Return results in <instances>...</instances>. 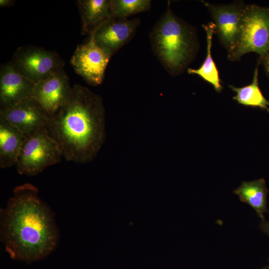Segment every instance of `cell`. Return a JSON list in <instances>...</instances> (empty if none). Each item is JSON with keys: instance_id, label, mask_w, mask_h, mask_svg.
Instances as JSON below:
<instances>
[{"instance_id": "cell-1", "label": "cell", "mask_w": 269, "mask_h": 269, "mask_svg": "<svg viewBox=\"0 0 269 269\" xmlns=\"http://www.w3.org/2000/svg\"><path fill=\"white\" fill-rule=\"evenodd\" d=\"M38 192L30 183L19 185L0 209V240L11 259L26 263L47 257L59 241L54 214Z\"/></svg>"}, {"instance_id": "cell-2", "label": "cell", "mask_w": 269, "mask_h": 269, "mask_svg": "<svg viewBox=\"0 0 269 269\" xmlns=\"http://www.w3.org/2000/svg\"><path fill=\"white\" fill-rule=\"evenodd\" d=\"M45 127L66 160L91 162L105 140L102 98L88 88L75 84L67 100L49 117Z\"/></svg>"}, {"instance_id": "cell-3", "label": "cell", "mask_w": 269, "mask_h": 269, "mask_svg": "<svg viewBox=\"0 0 269 269\" xmlns=\"http://www.w3.org/2000/svg\"><path fill=\"white\" fill-rule=\"evenodd\" d=\"M153 54L171 76L183 72L198 49L194 28L167 8L149 34Z\"/></svg>"}, {"instance_id": "cell-4", "label": "cell", "mask_w": 269, "mask_h": 269, "mask_svg": "<svg viewBox=\"0 0 269 269\" xmlns=\"http://www.w3.org/2000/svg\"><path fill=\"white\" fill-rule=\"evenodd\" d=\"M252 52L260 57L269 52V7L245 5L240 38L228 58L232 61H238L244 54Z\"/></svg>"}, {"instance_id": "cell-5", "label": "cell", "mask_w": 269, "mask_h": 269, "mask_svg": "<svg viewBox=\"0 0 269 269\" xmlns=\"http://www.w3.org/2000/svg\"><path fill=\"white\" fill-rule=\"evenodd\" d=\"M62 156L56 142L45 127L26 136L16 164L21 175L34 176L60 161Z\"/></svg>"}, {"instance_id": "cell-6", "label": "cell", "mask_w": 269, "mask_h": 269, "mask_svg": "<svg viewBox=\"0 0 269 269\" xmlns=\"http://www.w3.org/2000/svg\"><path fill=\"white\" fill-rule=\"evenodd\" d=\"M10 62L19 73L35 84L63 69L64 65L55 51L30 45L18 47Z\"/></svg>"}, {"instance_id": "cell-7", "label": "cell", "mask_w": 269, "mask_h": 269, "mask_svg": "<svg viewBox=\"0 0 269 269\" xmlns=\"http://www.w3.org/2000/svg\"><path fill=\"white\" fill-rule=\"evenodd\" d=\"M208 10L215 25V33L228 51V56L234 51L239 41L245 4L237 1L227 4H214L202 1Z\"/></svg>"}, {"instance_id": "cell-8", "label": "cell", "mask_w": 269, "mask_h": 269, "mask_svg": "<svg viewBox=\"0 0 269 269\" xmlns=\"http://www.w3.org/2000/svg\"><path fill=\"white\" fill-rule=\"evenodd\" d=\"M111 57L95 42L91 34L86 43L77 46L70 63L75 72L86 82L96 86L102 83Z\"/></svg>"}, {"instance_id": "cell-9", "label": "cell", "mask_w": 269, "mask_h": 269, "mask_svg": "<svg viewBox=\"0 0 269 269\" xmlns=\"http://www.w3.org/2000/svg\"><path fill=\"white\" fill-rule=\"evenodd\" d=\"M49 117L32 97L11 107L0 109V118L17 129L26 136L45 127Z\"/></svg>"}, {"instance_id": "cell-10", "label": "cell", "mask_w": 269, "mask_h": 269, "mask_svg": "<svg viewBox=\"0 0 269 269\" xmlns=\"http://www.w3.org/2000/svg\"><path fill=\"white\" fill-rule=\"evenodd\" d=\"M72 89L68 76L61 69L36 84L32 97L51 116L66 102Z\"/></svg>"}, {"instance_id": "cell-11", "label": "cell", "mask_w": 269, "mask_h": 269, "mask_svg": "<svg viewBox=\"0 0 269 269\" xmlns=\"http://www.w3.org/2000/svg\"><path fill=\"white\" fill-rule=\"evenodd\" d=\"M140 23L138 18L112 17L91 34L95 42L112 56L133 38Z\"/></svg>"}, {"instance_id": "cell-12", "label": "cell", "mask_w": 269, "mask_h": 269, "mask_svg": "<svg viewBox=\"0 0 269 269\" xmlns=\"http://www.w3.org/2000/svg\"><path fill=\"white\" fill-rule=\"evenodd\" d=\"M35 85L19 73L10 62L2 64L0 69V109L32 97Z\"/></svg>"}, {"instance_id": "cell-13", "label": "cell", "mask_w": 269, "mask_h": 269, "mask_svg": "<svg viewBox=\"0 0 269 269\" xmlns=\"http://www.w3.org/2000/svg\"><path fill=\"white\" fill-rule=\"evenodd\" d=\"M77 3L82 35H90L112 17L110 0H79Z\"/></svg>"}, {"instance_id": "cell-14", "label": "cell", "mask_w": 269, "mask_h": 269, "mask_svg": "<svg viewBox=\"0 0 269 269\" xmlns=\"http://www.w3.org/2000/svg\"><path fill=\"white\" fill-rule=\"evenodd\" d=\"M26 138L22 133L0 118V167L5 168L16 165Z\"/></svg>"}, {"instance_id": "cell-15", "label": "cell", "mask_w": 269, "mask_h": 269, "mask_svg": "<svg viewBox=\"0 0 269 269\" xmlns=\"http://www.w3.org/2000/svg\"><path fill=\"white\" fill-rule=\"evenodd\" d=\"M267 192L268 189L263 178L252 181H243L234 191L240 200L252 207L263 220L264 214L267 210Z\"/></svg>"}, {"instance_id": "cell-16", "label": "cell", "mask_w": 269, "mask_h": 269, "mask_svg": "<svg viewBox=\"0 0 269 269\" xmlns=\"http://www.w3.org/2000/svg\"><path fill=\"white\" fill-rule=\"evenodd\" d=\"M206 35L207 52L205 59L198 69L187 68L189 74L200 76L204 80L211 84L217 92H220L223 87L216 65L213 60L211 53L213 35L215 33V25L213 22L203 24Z\"/></svg>"}, {"instance_id": "cell-17", "label": "cell", "mask_w": 269, "mask_h": 269, "mask_svg": "<svg viewBox=\"0 0 269 269\" xmlns=\"http://www.w3.org/2000/svg\"><path fill=\"white\" fill-rule=\"evenodd\" d=\"M260 64L258 61L254 70L252 82L250 84L239 88L232 85H229V87L236 92V95L233 98L239 104L247 107L260 108L269 112V101L264 97L259 85L258 67Z\"/></svg>"}, {"instance_id": "cell-18", "label": "cell", "mask_w": 269, "mask_h": 269, "mask_svg": "<svg viewBox=\"0 0 269 269\" xmlns=\"http://www.w3.org/2000/svg\"><path fill=\"white\" fill-rule=\"evenodd\" d=\"M112 16L114 18H126L137 13L149 9V0H110Z\"/></svg>"}, {"instance_id": "cell-19", "label": "cell", "mask_w": 269, "mask_h": 269, "mask_svg": "<svg viewBox=\"0 0 269 269\" xmlns=\"http://www.w3.org/2000/svg\"><path fill=\"white\" fill-rule=\"evenodd\" d=\"M259 62L262 64L264 71L269 78V52L264 56L260 57Z\"/></svg>"}, {"instance_id": "cell-20", "label": "cell", "mask_w": 269, "mask_h": 269, "mask_svg": "<svg viewBox=\"0 0 269 269\" xmlns=\"http://www.w3.org/2000/svg\"><path fill=\"white\" fill-rule=\"evenodd\" d=\"M262 230L269 235V222L263 221L261 225Z\"/></svg>"}, {"instance_id": "cell-21", "label": "cell", "mask_w": 269, "mask_h": 269, "mask_svg": "<svg viewBox=\"0 0 269 269\" xmlns=\"http://www.w3.org/2000/svg\"><path fill=\"white\" fill-rule=\"evenodd\" d=\"M14 1L11 0H0V7L9 6L13 3Z\"/></svg>"}]
</instances>
